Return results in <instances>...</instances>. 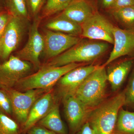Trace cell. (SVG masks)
<instances>
[{
  "instance_id": "6da1fadb",
  "label": "cell",
  "mask_w": 134,
  "mask_h": 134,
  "mask_svg": "<svg viewBox=\"0 0 134 134\" xmlns=\"http://www.w3.org/2000/svg\"><path fill=\"white\" fill-rule=\"evenodd\" d=\"M125 104V91L101 103L90 112L87 121L94 134H113L118 113Z\"/></svg>"
},
{
  "instance_id": "7a4b0ae2",
  "label": "cell",
  "mask_w": 134,
  "mask_h": 134,
  "mask_svg": "<svg viewBox=\"0 0 134 134\" xmlns=\"http://www.w3.org/2000/svg\"><path fill=\"white\" fill-rule=\"evenodd\" d=\"M108 47V43L104 41L81 40L74 46L44 64L59 67L72 63L93 61L104 54Z\"/></svg>"
},
{
  "instance_id": "3957f363",
  "label": "cell",
  "mask_w": 134,
  "mask_h": 134,
  "mask_svg": "<svg viewBox=\"0 0 134 134\" xmlns=\"http://www.w3.org/2000/svg\"><path fill=\"white\" fill-rule=\"evenodd\" d=\"M82 65L81 63H72L54 67L43 64L36 72L19 80L13 88L20 92L34 89L52 90L66 73Z\"/></svg>"
},
{
  "instance_id": "277c9868",
  "label": "cell",
  "mask_w": 134,
  "mask_h": 134,
  "mask_svg": "<svg viewBox=\"0 0 134 134\" xmlns=\"http://www.w3.org/2000/svg\"><path fill=\"white\" fill-rule=\"evenodd\" d=\"M107 81L105 67L100 66L86 77L74 96L89 110L96 108L104 100Z\"/></svg>"
},
{
  "instance_id": "5b68a950",
  "label": "cell",
  "mask_w": 134,
  "mask_h": 134,
  "mask_svg": "<svg viewBox=\"0 0 134 134\" xmlns=\"http://www.w3.org/2000/svg\"><path fill=\"white\" fill-rule=\"evenodd\" d=\"M2 88L10 99L13 109V119L20 126L21 130L34 104L50 90L39 89L20 92L13 88Z\"/></svg>"
},
{
  "instance_id": "8992f818",
  "label": "cell",
  "mask_w": 134,
  "mask_h": 134,
  "mask_svg": "<svg viewBox=\"0 0 134 134\" xmlns=\"http://www.w3.org/2000/svg\"><path fill=\"white\" fill-rule=\"evenodd\" d=\"M90 65L76 67L62 77L53 88L55 101H60L68 96L74 95L78 87L91 73L99 68Z\"/></svg>"
},
{
  "instance_id": "52a82bcc",
  "label": "cell",
  "mask_w": 134,
  "mask_h": 134,
  "mask_svg": "<svg viewBox=\"0 0 134 134\" xmlns=\"http://www.w3.org/2000/svg\"><path fill=\"white\" fill-rule=\"evenodd\" d=\"M41 19L40 16L34 19L29 30L28 41L24 47L15 55L20 59L31 63L37 70L41 67L40 57L44 50L43 36L38 30Z\"/></svg>"
},
{
  "instance_id": "ba28073f",
  "label": "cell",
  "mask_w": 134,
  "mask_h": 134,
  "mask_svg": "<svg viewBox=\"0 0 134 134\" xmlns=\"http://www.w3.org/2000/svg\"><path fill=\"white\" fill-rule=\"evenodd\" d=\"M33 69L30 62L11 55L0 64V87L14 88L19 80L31 74Z\"/></svg>"
},
{
  "instance_id": "9c48e42d",
  "label": "cell",
  "mask_w": 134,
  "mask_h": 134,
  "mask_svg": "<svg viewBox=\"0 0 134 134\" xmlns=\"http://www.w3.org/2000/svg\"><path fill=\"white\" fill-rule=\"evenodd\" d=\"M81 26L83 37L113 44L114 26L98 12H94Z\"/></svg>"
},
{
  "instance_id": "30bf717a",
  "label": "cell",
  "mask_w": 134,
  "mask_h": 134,
  "mask_svg": "<svg viewBox=\"0 0 134 134\" xmlns=\"http://www.w3.org/2000/svg\"><path fill=\"white\" fill-rule=\"evenodd\" d=\"M43 36L44 43L43 52L48 60L61 54L82 40L79 37L48 29L44 31Z\"/></svg>"
},
{
  "instance_id": "8fae6325",
  "label": "cell",
  "mask_w": 134,
  "mask_h": 134,
  "mask_svg": "<svg viewBox=\"0 0 134 134\" xmlns=\"http://www.w3.org/2000/svg\"><path fill=\"white\" fill-rule=\"evenodd\" d=\"M65 118L69 134H76L87 121L90 110L74 96L67 97L62 100Z\"/></svg>"
},
{
  "instance_id": "7c38bea8",
  "label": "cell",
  "mask_w": 134,
  "mask_h": 134,
  "mask_svg": "<svg viewBox=\"0 0 134 134\" xmlns=\"http://www.w3.org/2000/svg\"><path fill=\"white\" fill-rule=\"evenodd\" d=\"M26 22L13 16L0 38V59L7 60L19 46Z\"/></svg>"
},
{
  "instance_id": "4fadbf2b",
  "label": "cell",
  "mask_w": 134,
  "mask_h": 134,
  "mask_svg": "<svg viewBox=\"0 0 134 134\" xmlns=\"http://www.w3.org/2000/svg\"><path fill=\"white\" fill-rule=\"evenodd\" d=\"M114 46L105 64V67L116 59L134 53V31L114 26L113 30Z\"/></svg>"
},
{
  "instance_id": "5bb4252c",
  "label": "cell",
  "mask_w": 134,
  "mask_h": 134,
  "mask_svg": "<svg viewBox=\"0 0 134 134\" xmlns=\"http://www.w3.org/2000/svg\"><path fill=\"white\" fill-rule=\"evenodd\" d=\"M57 102L53 89L36 100L31 109L25 124L22 128V134H26L31 128L35 126L52 110Z\"/></svg>"
},
{
  "instance_id": "9a60e30c",
  "label": "cell",
  "mask_w": 134,
  "mask_h": 134,
  "mask_svg": "<svg viewBox=\"0 0 134 134\" xmlns=\"http://www.w3.org/2000/svg\"><path fill=\"white\" fill-rule=\"evenodd\" d=\"M95 12L92 3L88 0H75L60 14L81 25Z\"/></svg>"
},
{
  "instance_id": "2e32d148",
  "label": "cell",
  "mask_w": 134,
  "mask_h": 134,
  "mask_svg": "<svg viewBox=\"0 0 134 134\" xmlns=\"http://www.w3.org/2000/svg\"><path fill=\"white\" fill-rule=\"evenodd\" d=\"M133 65V59H127L108 67L106 70L107 81L113 91H117L120 88Z\"/></svg>"
},
{
  "instance_id": "e0dca14e",
  "label": "cell",
  "mask_w": 134,
  "mask_h": 134,
  "mask_svg": "<svg viewBox=\"0 0 134 134\" xmlns=\"http://www.w3.org/2000/svg\"><path fill=\"white\" fill-rule=\"evenodd\" d=\"M45 26L47 29L53 31L59 32L76 37L81 36V25L60 14L50 19L46 23Z\"/></svg>"
},
{
  "instance_id": "ac0fdd59",
  "label": "cell",
  "mask_w": 134,
  "mask_h": 134,
  "mask_svg": "<svg viewBox=\"0 0 134 134\" xmlns=\"http://www.w3.org/2000/svg\"><path fill=\"white\" fill-rule=\"evenodd\" d=\"M40 125L58 134H69L60 114L59 104L56 103L50 112L38 122Z\"/></svg>"
},
{
  "instance_id": "d6986e66",
  "label": "cell",
  "mask_w": 134,
  "mask_h": 134,
  "mask_svg": "<svg viewBox=\"0 0 134 134\" xmlns=\"http://www.w3.org/2000/svg\"><path fill=\"white\" fill-rule=\"evenodd\" d=\"M114 132L122 134H134V112L121 108Z\"/></svg>"
},
{
  "instance_id": "ffe728a7",
  "label": "cell",
  "mask_w": 134,
  "mask_h": 134,
  "mask_svg": "<svg viewBox=\"0 0 134 134\" xmlns=\"http://www.w3.org/2000/svg\"><path fill=\"white\" fill-rule=\"evenodd\" d=\"M110 10L115 20L125 29L134 31V6Z\"/></svg>"
},
{
  "instance_id": "44dd1931",
  "label": "cell",
  "mask_w": 134,
  "mask_h": 134,
  "mask_svg": "<svg viewBox=\"0 0 134 134\" xmlns=\"http://www.w3.org/2000/svg\"><path fill=\"white\" fill-rule=\"evenodd\" d=\"M6 9L14 17L27 22L31 17L26 0H5Z\"/></svg>"
},
{
  "instance_id": "7402d4cb",
  "label": "cell",
  "mask_w": 134,
  "mask_h": 134,
  "mask_svg": "<svg viewBox=\"0 0 134 134\" xmlns=\"http://www.w3.org/2000/svg\"><path fill=\"white\" fill-rule=\"evenodd\" d=\"M75 0H47L41 11V18L52 16L55 14L62 12ZM92 2V0H88Z\"/></svg>"
},
{
  "instance_id": "603a6c76",
  "label": "cell",
  "mask_w": 134,
  "mask_h": 134,
  "mask_svg": "<svg viewBox=\"0 0 134 134\" xmlns=\"http://www.w3.org/2000/svg\"><path fill=\"white\" fill-rule=\"evenodd\" d=\"M0 134H22L20 126L11 117L0 112Z\"/></svg>"
},
{
  "instance_id": "cb8c5ba5",
  "label": "cell",
  "mask_w": 134,
  "mask_h": 134,
  "mask_svg": "<svg viewBox=\"0 0 134 134\" xmlns=\"http://www.w3.org/2000/svg\"><path fill=\"white\" fill-rule=\"evenodd\" d=\"M0 112L13 119L12 104L7 93L0 87Z\"/></svg>"
},
{
  "instance_id": "d4e9b609",
  "label": "cell",
  "mask_w": 134,
  "mask_h": 134,
  "mask_svg": "<svg viewBox=\"0 0 134 134\" xmlns=\"http://www.w3.org/2000/svg\"><path fill=\"white\" fill-rule=\"evenodd\" d=\"M47 0H26L29 14L34 19L38 16Z\"/></svg>"
},
{
  "instance_id": "484cf974",
  "label": "cell",
  "mask_w": 134,
  "mask_h": 134,
  "mask_svg": "<svg viewBox=\"0 0 134 134\" xmlns=\"http://www.w3.org/2000/svg\"><path fill=\"white\" fill-rule=\"evenodd\" d=\"M124 91L125 96V105L134 107V66L126 88Z\"/></svg>"
},
{
  "instance_id": "4316f807",
  "label": "cell",
  "mask_w": 134,
  "mask_h": 134,
  "mask_svg": "<svg viewBox=\"0 0 134 134\" xmlns=\"http://www.w3.org/2000/svg\"><path fill=\"white\" fill-rule=\"evenodd\" d=\"M13 16L7 10L0 12V38Z\"/></svg>"
},
{
  "instance_id": "83f0119b",
  "label": "cell",
  "mask_w": 134,
  "mask_h": 134,
  "mask_svg": "<svg viewBox=\"0 0 134 134\" xmlns=\"http://www.w3.org/2000/svg\"><path fill=\"white\" fill-rule=\"evenodd\" d=\"M26 134H58L44 127L38 125L31 128Z\"/></svg>"
},
{
  "instance_id": "f1b7e54d",
  "label": "cell",
  "mask_w": 134,
  "mask_h": 134,
  "mask_svg": "<svg viewBox=\"0 0 134 134\" xmlns=\"http://www.w3.org/2000/svg\"><path fill=\"white\" fill-rule=\"evenodd\" d=\"M134 6V0H114L110 10Z\"/></svg>"
},
{
  "instance_id": "f546056e",
  "label": "cell",
  "mask_w": 134,
  "mask_h": 134,
  "mask_svg": "<svg viewBox=\"0 0 134 134\" xmlns=\"http://www.w3.org/2000/svg\"><path fill=\"white\" fill-rule=\"evenodd\" d=\"M76 134H94V133L89 122L86 121Z\"/></svg>"
},
{
  "instance_id": "4dcf8cb0",
  "label": "cell",
  "mask_w": 134,
  "mask_h": 134,
  "mask_svg": "<svg viewBox=\"0 0 134 134\" xmlns=\"http://www.w3.org/2000/svg\"><path fill=\"white\" fill-rule=\"evenodd\" d=\"M101 8L104 9H109L114 0H98Z\"/></svg>"
},
{
  "instance_id": "1f68e13d",
  "label": "cell",
  "mask_w": 134,
  "mask_h": 134,
  "mask_svg": "<svg viewBox=\"0 0 134 134\" xmlns=\"http://www.w3.org/2000/svg\"><path fill=\"white\" fill-rule=\"evenodd\" d=\"M7 10L5 0H0V12Z\"/></svg>"
},
{
  "instance_id": "d6a6232c",
  "label": "cell",
  "mask_w": 134,
  "mask_h": 134,
  "mask_svg": "<svg viewBox=\"0 0 134 134\" xmlns=\"http://www.w3.org/2000/svg\"><path fill=\"white\" fill-rule=\"evenodd\" d=\"M113 134H122L120 133H117V132H114V133Z\"/></svg>"
},
{
  "instance_id": "836d02e7",
  "label": "cell",
  "mask_w": 134,
  "mask_h": 134,
  "mask_svg": "<svg viewBox=\"0 0 134 134\" xmlns=\"http://www.w3.org/2000/svg\"><path fill=\"white\" fill-rule=\"evenodd\" d=\"M1 63H0V64H1Z\"/></svg>"
}]
</instances>
